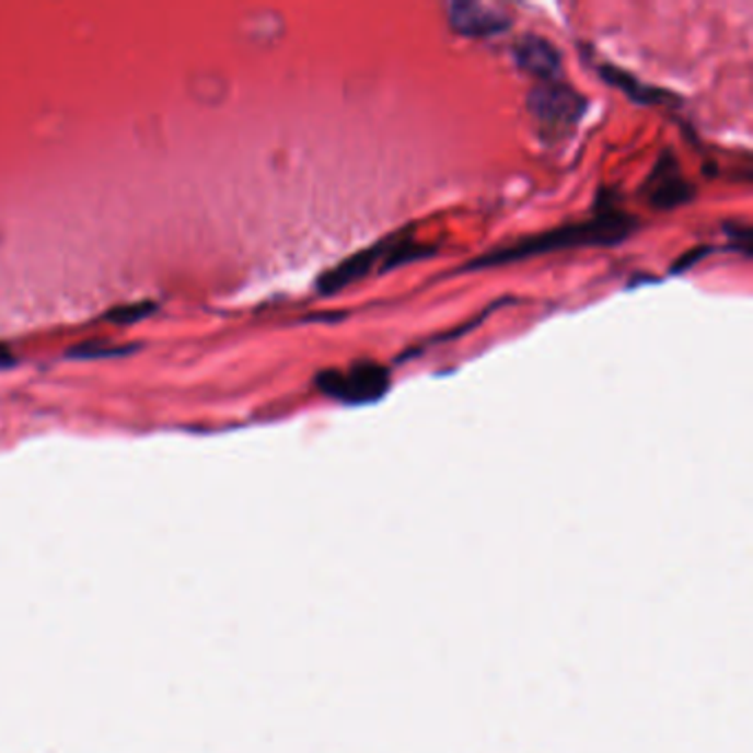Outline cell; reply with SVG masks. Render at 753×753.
Instances as JSON below:
<instances>
[{
  "label": "cell",
  "mask_w": 753,
  "mask_h": 753,
  "mask_svg": "<svg viewBox=\"0 0 753 753\" xmlns=\"http://www.w3.org/2000/svg\"><path fill=\"white\" fill-rule=\"evenodd\" d=\"M635 225L637 223L633 217L623 215L616 208H605V210H599L596 217H592L588 221L564 225V228H557V230H551L544 234L522 239L513 245L499 247V250H495V253L484 255V257L466 264L464 270L497 268V266L515 264V262L540 257V255H551V253H557V250H570V247L618 245L635 232Z\"/></svg>",
  "instance_id": "cell-1"
},
{
  "label": "cell",
  "mask_w": 753,
  "mask_h": 753,
  "mask_svg": "<svg viewBox=\"0 0 753 753\" xmlns=\"http://www.w3.org/2000/svg\"><path fill=\"white\" fill-rule=\"evenodd\" d=\"M316 387L327 398L343 405H371L387 396L392 375L390 369L373 360H360L347 371L325 369L316 375Z\"/></svg>",
  "instance_id": "cell-2"
},
{
  "label": "cell",
  "mask_w": 753,
  "mask_h": 753,
  "mask_svg": "<svg viewBox=\"0 0 753 753\" xmlns=\"http://www.w3.org/2000/svg\"><path fill=\"white\" fill-rule=\"evenodd\" d=\"M529 111L535 121L542 127L544 136L561 138L570 134L583 113L588 111V102L568 84L559 82H544L529 93Z\"/></svg>",
  "instance_id": "cell-3"
},
{
  "label": "cell",
  "mask_w": 753,
  "mask_h": 753,
  "mask_svg": "<svg viewBox=\"0 0 753 753\" xmlns=\"http://www.w3.org/2000/svg\"><path fill=\"white\" fill-rule=\"evenodd\" d=\"M394 245L392 241H383L379 245H371L360 250L354 257L345 259L343 264H338L334 270L325 273L316 288L321 294H336L349 286H354L356 281H360L362 277L371 275L373 270L379 273H387L392 270V253H394Z\"/></svg>",
  "instance_id": "cell-4"
},
{
  "label": "cell",
  "mask_w": 753,
  "mask_h": 753,
  "mask_svg": "<svg viewBox=\"0 0 753 753\" xmlns=\"http://www.w3.org/2000/svg\"><path fill=\"white\" fill-rule=\"evenodd\" d=\"M696 197V188L683 175L672 151H665L646 182V199L657 210H674L690 204Z\"/></svg>",
  "instance_id": "cell-5"
},
{
  "label": "cell",
  "mask_w": 753,
  "mask_h": 753,
  "mask_svg": "<svg viewBox=\"0 0 753 753\" xmlns=\"http://www.w3.org/2000/svg\"><path fill=\"white\" fill-rule=\"evenodd\" d=\"M449 25L455 34L466 38H493L497 34H505L511 30V16L495 5L484 3H466V0H455L447 5Z\"/></svg>",
  "instance_id": "cell-6"
},
{
  "label": "cell",
  "mask_w": 753,
  "mask_h": 753,
  "mask_svg": "<svg viewBox=\"0 0 753 753\" xmlns=\"http://www.w3.org/2000/svg\"><path fill=\"white\" fill-rule=\"evenodd\" d=\"M513 56L520 69L544 82H557L561 76V56L557 47L542 36L529 34L520 38L513 47Z\"/></svg>",
  "instance_id": "cell-7"
},
{
  "label": "cell",
  "mask_w": 753,
  "mask_h": 753,
  "mask_svg": "<svg viewBox=\"0 0 753 753\" xmlns=\"http://www.w3.org/2000/svg\"><path fill=\"white\" fill-rule=\"evenodd\" d=\"M601 76H603L610 84H614V86H618L621 91H625L635 102L654 104V102H663V100L668 97V93H663V91H659V89H654V86H648V84L635 80L633 76H627V73H623L621 69H614V67H601Z\"/></svg>",
  "instance_id": "cell-8"
},
{
  "label": "cell",
  "mask_w": 753,
  "mask_h": 753,
  "mask_svg": "<svg viewBox=\"0 0 753 753\" xmlns=\"http://www.w3.org/2000/svg\"><path fill=\"white\" fill-rule=\"evenodd\" d=\"M151 312H155V305H153V303L121 305V308L111 310V312L106 314V321H113V323H136V321L147 318Z\"/></svg>",
  "instance_id": "cell-9"
},
{
  "label": "cell",
  "mask_w": 753,
  "mask_h": 753,
  "mask_svg": "<svg viewBox=\"0 0 753 753\" xmlns=\"http://www.w3.org/2000/svg\"><path fill=\"white\" fill-rule=\"evenodd\" d=\"M10 364H14V356L8 345H0V367H10Z\"/></svg>",
  "instance_id": "cell-10"
}]
</instances>
